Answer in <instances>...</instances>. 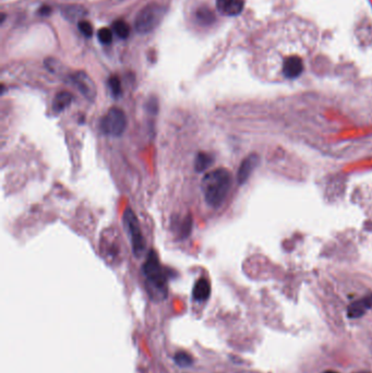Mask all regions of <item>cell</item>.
<instances>
[{"instance_id": "cell-1", "label": "cell", "mask_w": 372, "mask_h": 373, "mask_svg": "<svg viewBox=\"0 0 372 373\" xmlns=\"http://www.w3.org/2000/svg\"><path fill=\"white\" fill-rule=\"evenodd\" d=\"M142 273L146 278L148 293L155 301H161L167 297L168 277L157 253L154 250L149 252L147 260L142 266Z\"/></svg>"}, {"instance_id": "cell-2", "label": "cell", "mask_w": 372, "mask_h": 373, "mask_svg": "<svg viewBox=\"0 0 372 373\" xmlns=\"http://www.w3.org/2000/svg\"><path fill=\"white\" fill-rule=\"evenodd\" d=\"M231 186V175L226 168H219L208 173L201 183L205 202L218 209L225 201Z\"/></svg>"}, {"instance_id": "cell-3", "label": "cell", "mask_w": 372, "mask_h": 373, "mask_svg": "<svg viewBox=\"0 0 372 373\" xmlns=\"http://www.w3.org/2000/svg\"><path fill=\"white\" fill-rule=\"evenodd\" d=\"M165 7L159 3L153 2L144 7L138 13L134 20V29L139 34H149L153 32L159 24L165 15Z\"/></svg>"}, {"instance_id": "cell-4", "label": "cell", "mask_w": 372, "mask_h": 373, "mask_svg": "<svg viewBox=\"0 0 372 373\" xmlns=\"http://www.w3.org/2000/svg\"><path fill=\"white\" fill-rule=\"evenodd\" d=\"M122 220H123V224H125L128 235L129 237H130L133 255L137 258L141 257L143 255V252L146 251L147 242H146V238H144L142 234L140 222H139L137 215L134 214V212L131 207H127L125 213H123Z\"/></svg>"}, {"instance_id": "cell-5", "label": "cell", "mask_w": 372, "mask_h": 373, "mask_svg": "<svg viewBox=\"0 0 372 373\" xmlns=\"http://www.w3.org/2000/svg\"><path fill=\"white\" fill-rule=\"evenodd\" d=\"M127 116L120 108L112 107L108 111L100 122V129L103 134L110 137H120L127 129Z\"/></svg>"}, {"instance_id": "cell-6", "label": "cell", "mask_w": 372, "mask_h": 373, "mask_svg": "<svg viewBox=\"0 0 372 373\" xmlns=\"http://www.w3.org/2000/svg\"><path fill=\"white\" fill-rule=\"evenodd\" d=\"M69 79L79 92L83 95L86 100L93 102L96 97V86L94 82L90 77V75L85 74L84 71H76L72 74Z\"/></svg>"}, {"instance_id": "cell-7", "label": "cell", "mask_w": 372, "mask_h": 373, "mask_svg": "<svg viewBox=\"0 0 372 373\" xmlns=\"http://www.w3.org/2000/svg\"><path fill=\"white\" fill-rule=\"evenodd\" d=\"M303 70L304 65L300 56H292L283 61L282 74L286 79H296L301 75Z\"/></svg>"}, {"instance_id": "cell-8", "label": "cell", "mask_w": 372, "mask_h": 373, "mask_svg": "<svg viewBox=\"0 0 372 373\" xmlns=\"http://www.w3.org/2000/svg\"><path fill=\"white\" fill-rule=\"evenodd\" d=\"M245 0H216V8L227 17H236L242 12Z\"/></svg>"}, {"instance_id": "cell-9", "label": "cell", "mask_w": 372, "mask_h": 373, "mask_svg": "<svg viewBox=\"0 0 372 373\" xmlns=\"http://www.w3.org/2000/svg\"><path fill=\"white\" fill-rule=\"evenodd\" d=\"M258 164H259V156L257 154H251L242 160V163L239 166L238 174H237V180H238L239 185L245 184L249 179Z\"/></svg>"}, {"instance_id": "cell-10", "label": "cell", "mask_w": 372, "mask_h": 373, "mask_svg": "<svg viewBox=\"0 0 372 373\" xmlns=\"http://www.w3.org/2000/svg\"><path fill=\"white\" fill-rule=\"evenodd\" d=\"M372 308V295H368L364 298H361L357 301L349 304L347 308V314L351 319L360 318L366 313L367 310Z\"/></svg>"}, {"instance_id": "cell-11", "label": "cell", "mask_w": 372, "mask_h": 373, "mask_svg": "<svg viewBox=\"0 0 372 373\" xmlns=\"http://www.w3.org/2000/svg\"><path fill=\"white\" fill-rule=\"evenodd\" d=\"M211 295V285L206 278H200L194 284L192 297L195 301H205Z\"/></svg>"}, {"instance_id": "cell-12", "label": "cell", "mask_w": 372, "mask_h": 373, "mask_svg": "<svg viewBox=\"0 0 372 373\" xmlns=\"http://www.w3.org/2000/svg\"><path fill=\"white\" fill-rule=\"evenodd\" d=\"M72 101H74V96L69 92H59L54 98L53 102V111L55 112H64L67 107L71 105Z\"/></svg>"}, {"instance_id": "cell-13", "label": "cell", "mask_w": 372, "mask_h": 373, "mask_svg": "<svg viewBox=\"0 0 372 373\" xmlns=\"http://www.w3.org/2000/svg\"><path fill=\"white\" fill-rule=\"evenodd\" d=\"M214 163V157L211 154L205 152L198 153L194 159V169L197 173L205 172L210 166Z\"/></svg>"}, {"instance_id": "cell-14", "label": "cell", "mask_w": 372, "mask_h": 373, "mask_svg": "<svg viewBox=\"0 0 372 373\" xmlns=\"http://www.w3.org/2000/svg\"><path fill=\"white\" fill-rule=\"evenodd\" d=\"M112 31L118 37L122 39L128 38L130 35V27L123 20H116L112 23Z\"/></svg>"}, {"instance_id": "cell-15", "label": "cell", "mask_w": 372, "mask_h": 373, "mask_svg": "<svg viewBox=\"0 0 372 373\" xmlns=\"http://www.w3.org/2000/svg\"><path fill=\"white\" fill-rule=\"evenodd\" d=\"M195 18H197V20L201 24L209 25L214 22L215 15L213 12H212V10H210L209 8L202 7L198 9L197 13H195Z\"/></svg>"}, {"instance_id": "cell-16", "label": "cell", "mask_w": 372, "mask_h": 373, "mask_svg": "<svg viewBox=\"0 0 372 373\" xmlns=\"http://www.w3.org/2000/svg\"><path fill=\"white\" fill-rule=\"evenodd\" d=\"M86 13L85 10L82 7H77V6H70L64 9V15L65 18L69 19L71 21H74L76 19L83 18V15Z\"/></svg>"}, {"instance_id": "cell-17", "label": "cell", "mask_w": 372, "mask_h": 373, "mask_svg": "<svg viewBox=\"0 0 372 373\" xmlns=\"http://www.w3.org/2000/svg\"><path fill=\"white\" fill-rule=\"evenodd\" d=\"M174 359H175L176 364H177L179 367H182V368H187V367L192 366V364H193L192 357H191L189 354H187V352H185V351L177 352V354L175 355Z\"/></svg>"}, {"instance_id": "cell-18", "label": "cell", "mask_w": 372, "mask_h": 373, "mask_svg": "<svg viewBox=\"0 0 372 373\" xmlns=\"http://www.w3.org/2000/svg\"><path fill=\"white\" fill-rule=\"evenodd\" d=\"M108 87H110L111 93L113 97H119L121 95V82L118 76L112 75L108 79Z\"/></svg>"}, {"instance_id": "cell-19", "label": "cell", "mask_w": 372, "mask_h": 373, "mask_svg": "<svg viewBox=\"0 0 372 373\" xmlns=\"http://www.w3.org/2000/svg\"><path fill=\"white\" fill-rule=\"evenodd\" d=\"M97 37H99V40L102 44L108 45L112 41V32L110 29L102 28L99 30V32H97Z\"/></svg>"}, {"instance_id": "cell-20", "label": "cell", "mask_w": 372, "mask_h": 373, "mask_svg": "<svg viewBox=\"0 0 372 373\" xmlns=\"http://www.w3.org/2000/svg\"><path fill=\"white\" fill-rule=\"evenodd\" d=\"M192 225H193L192 219H191V216H190V215H188V216L186 217V219L184 220V223L182 224V226H180V230H179V232H180V237H182V238L188 237V236L190 235L191 230H192Z\"/></svg>"}, {"instance_id": "cell-21", "label": "cell", "mask_w": 372, "mask_h": 373, "mask_svg": "<svg viewBox=\"0 0 372 373\" xmlns=\"http://www.w3.org/2000/svg\"><path fill=\"white\" fill-rule=\"evenodd\" d=\"M77 29L83 34L85 37H91L93 35V27L92 24L86 20H81L77 22Z\"/></svg>"}, {"instance_id": "cell-22", "label": "cell", "mask_w": 372, "mask_h": 373, "mask_svg": "<svg viewBox=\"0 0 372 373\" xmlns=\"http://www.w3.org/2000/svg\"><path fill=\"white\" fill-rule=\"evenodd\" d=\"M147 111L149 112V113H151V115H156V113L158 112V100L156 97H151L149 100L148 101L147 103Z\"/></svg>"}, {"instance_id": "cell-23", "label": "cell", "mask_w": 372, "mask_h": 373, "mask_svg": "<svg viewBox=\"0 0 372 373\" xmlns=\"http://www.w3.org/2000/svg\"><path fill=\"white\" fill-rule=\"evenodd\" d=\"M50 13H51V8L48 6H43L38 10V14L42 15V17H48Z\"/></svg>"}, {"instance_id": "cell-24", "label": "cell", "mask_w": 372, "mask_h": 373, "mask_svg": "<svg viewBox=\"0 0 372 373\" xmlns=\"http://www.w3.org/2000/svg\"><path fill=\"white\" fill-rule=\"evenodd\" d=\"M324 373H337V372H333V371H327V372H324Z\"/></svg>"}, {"instance_id": "cell-25", "label": "cell", "mask_w": 372, "mask_h": 373, "mask_svg": "<svg viewBox=\"0 0 372 373\" xmlns=\"http://www.w3.org/2000/svg\"><path fill=\"white\" fill-rule=\"evenodd\" d=\"M359 373H368V372H359Z\"/></svg>"}]
</instances>
